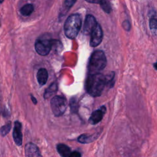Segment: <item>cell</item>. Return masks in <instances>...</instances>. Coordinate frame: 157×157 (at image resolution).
Returning <instances> with one entry per match:
<instances>
[{
    "label": "cell",
    "mask_w": 157,
    "mask_h": 157,
    "mask_svg": "<svg viewBox=\"0 0 157 157\" xmlns=\"http://www.w3.org/2000/svg\"><path fill=\"white\" fill-rule=\"evenodd\" d=\"M107 86L106 75L100 72L89 74L86 81V89L88 93L93 97L101 96Z\"/></svg>",
    "instance_id": "1"
},
{
    "label": "cell",
    "mask_w": 157,
    "mask_h": 157,
    "mask_svg": "<svg viewBox=\"0 0 157 157\" xmlns=\"http://www.w3.org/2000/svg\"><path fill=\"white\" fill-rule=\"evenodd\" d=\"M82 26V17L79 14H72L67 17L64 25L66 36L73 39L78 34Z\"/></svg>",
    "instance_id": "2"
},
{
    "label": "cell",
    "mask_w": 157,
    "mask_h": 157,
    "mask_svg": "<svg viewBox=\"0 0 157 157\" xmlns=\"http://www.w3.org/2000/svg\"><path fill=\"white\" fill-rule=\"evenodd\" d=\"M107 64V59L104 53L101 50L94 52L88 63L89 74L98 73L103 70Z\"/></svg>",
    "instance_id": "3"
},
{
    "label": "cell",
    "mask_w": 157,
    "mask_h": 157,
    "mask_svg": "<svg viewBox=\"0 0 157 157\" xmlns=\"http://www.w3.org/2000/svg\"><path fill=\"white\" fill-rule=\"evenodd\" d=\"M50 104L52 112L56 117L62 115L66 110L67 101L66 99L63 96H54L52 99Z\"/></svg>",
    "instance_id": "4"
},
{
    "label": "cell",
    "mask_w": 157,
    "mask_h": 157,
    "mask_svg": "<svg viewBox=\"0 0 157 157\" xmlns=\"http://www.w3.org/2000/svg\"><path fill=\"white\" fill-rule=\"evenodd\" d=\"M52 40L47 36H41L35 42V49L38 54L42 56L47 55L52 48Z\"/></svg>",
    "instance_id": "5"
},
{
    "label": "cell",
    "mask_w": 157,
    "mask_h": 157,
    "mask_svg": "<svg viewBox=\"0 0 157 157\" xmlns=\"http://www.w3.org/2000/svg\"><path fill=\"white\" fill-rule=\"evenodd\" d=\"M103 37V32L102 28L99 24L98 23L94 29L91 33V38L90 41V46L96 47L98 46L102 42Z\"/></svg>",
    "instance_id": "6"
},
{
    "label": "cell",
    "mask_w": 157,
    "mask_h": 157,
    "mask_svg": "<svg viewBox=\"0 0 157 157\" xmlns=\"http://www.w3.org/2000/svg\"><path fill=\"white\" fill-rule=\"evenodd\" d=\"M97 25L98 23L96 21L95 17L92 15H87L84 22V33L86 34H91V33Z\"/></svg>",
    "instance_id": "7"
},
{
    "label": "cell",
    "mask_w": 157,
    "mask_h": 157,
    "mask_svg": "<svg viewBox=\"0 0 157 157\" xmlns=\"http://www.w3.org/2000/svg\"><path fill=\"white\" fill-rule=\"evenodd\" d=\"M105 112H106L105 107L104 105L101 106L99 109L96 110L91 113L89 118V123L91 124H98L102 120Z\"/></svg>",
    "instance_id": "8"
},
{
    "label": "cell",
    "mask_w": 157,
    "mask_h": 157,
    "mask_svg": "<svg viewBox=\"0 0 157 157\" xmlns=\"http://www.w3.org/2000/svg\"><path fill=\"white\" fill-rule=\"evenodd\" d=\"M13 139L15 143L20 146L23 142V136L21 133V124L18 121H15L14 123L13 130Z\"/></svg>",
    "instance_id": "9"
},
{
    "label": "cell",
    "mask_w": 157,
    "mask_h": 157,
    "mask_svg": "<svg viewBox=\"0 0 157 157\" xmlns=\"http://www.w3.org/2000/svg\"><path fill=\"white\" fill-rule=\"evenodd\" d=\"M26 157H42L39 148L33 143H28L25 146Z\"/></svg>",
    "instance_id": "10"
},
{
    "label": "cell",
    "mask_w": 157,
    "mask_h": 157,
    "mask_svg": "<svg viewBox=\"0 0 157 157\" xmlns=\"http://www.w3.org/2000/svg\"><path fill=\"white\" fill-rule=\"evenodd\" d=\"M101 132H97L91 134H82L78 137V142L82 144L91 143L96 140Z\"/></svg>",
    "instance_id": "11"
},
{
    "label": "cell",
    "mask_w": 157,
    "mask_h": 157,
    "mask_svg": "<svg viewBox=\"0 0 157 157\" xmlns=\"http://www.w3.org/2000/svg\"><path fill=\"white\" fill-rule=\"evenodd\" d=\"M37 79L40 86L44 85L48 80V72L45 68H40L37 73Z\"/></svg>",
    "instance_id": "12"
},
{
    "label": "cell",
    "mask_w": 157,
    "mask_h": 157,
    "mask_svg": "<svg viewBox=\"0 0 157 157\" xmlns=\"http://www.w3.org/2000/svg\"><path fill=\"white\" fill-rule=\"evenodd\" d=\"M57 151L62 157H69L71 153V148L66 145L63 144H59L56 146Z\"/></svg>",
    "instance_id": "13"
},
{
    "label": "cell",
    "mask_w": 157,
    "mask_h": 157,
    "mask_svg": "<svg viewBox=\"0 0 157 157\" xmlns=\"http://www.w3.org/2000/svg\"><path fill=\"white\" fill-rule=\"evenodd\" d=\"M58 90V85L56 82L52 83L50 86L46 89L45 93H44V98L48 99L50 96H52L53 94H54L56 92H57Z\"/></svg>",
    "instance_id": "14"
},
{
    "label": "cell",
    "mask_w": 157,
    "mask_h": 157,
    "mask_svg": "<svg viewBox=\"0 0 157 157\" xmlns=\"http://www.w3.org/2000/svg\"><path fill=\"white\" fill-rule=\"evenodd\" d=\"M34 10V6L31 4H28L23 6L20 9V13L24 16L30 15Z\"/></svg>",
    "instance_id": "15"
},
{
    "label": "cell",
    "mask_w": 157,
    "mask_h": 157,
    "mask_svg": "<svg viewBox=\"0 0 157 157\" xmlns=\"http://www.w3.org/2000/svg\"><path fill=\"white\" fill-rule=\"evenodd\" d=\"M149 26L152 33L157 36V18L155 15L151 17L149 21Z\"/></svg>",
    "instance_id": "16"
},
{
    "label": "cell",
    "mask_w": 157,
    "mask_h": 157,
    "mask_svg": "<svg viewBox=\"0 0 157 157\" xmlns=\"http://www.w3.org/2000/svg\"><path fill=\"white\" fill-rule=\"evenodd\" d=\"M101 9L107 13H109L112 11V7L110 4L108 0H102L101 3L100 4Z\"/></svg>",
    "instance_id": "17"
},
{
    "label": "cell",
    "mask_w": 157,
    "mask_h": 157,
    "mask_svg": "<svg viewBox=\"0 0 157 157\" xmlns=\"http://www.w3.org/2000/svg\"><path fill=\"white\" fill-rule=\"evenodd\" d=\"M11 127H12V126H11L10 122H9L8 123L2 126L0 128V134L2 136H6L10 132V131L11 129Z\"/></svg>",
    "instance_id": "18"
},
{
    "label": "cell",
    "mask_w": 157,
    "mask_h": 157,
    "mask_svg": "<svg viewBox=\"0 0 157 157\" xmlns=\"http://www.w3.org/2000/svg\"><path fill=\"white\" fill-rule=\"evenodd\" d=\"M76 1L77 0H65L63 4V11H64V12H67L69 10V9L73 6Z\"/></svg>",
    "instance_id": "19"
},
{
    "label": "cell",
    "mask_w": 157,
    "mask_h": 157,
    "mask_svg": "<svg viewBox=\"0 0 157 157\" xmlns=\"http://www.w3.org/2000/svg\"><path fill=\"white\" fill-rule=\"evenodd\" d=\"M122 26L126 31H129L131 28V25L128 20H124L122 23Z\"/></svg>",
    "instance_id": "20"
},
{
    "label": "cell",
    "mask_w": 157,
    "mask_h": 157,
    "mask_svg": "<svg viewBox=\"0 0 157 157\" xmlns=\"http://www.w3.org/2000/svg\"><path fill=\"white\" fill-rule=\"evenodd\" d=\"M69 157H81V154L80 152L77 151H74L71 152Z\"/></svg>",
    "instance_id": "21"
},
{
    "label": "cell",
    "mask_w": 157,
    "mask_h": 157,
    "mask_svg": "<svg viewBox=\"0 0 157 157\" xmlns=\"http://www.w3.org/2000/svg\"><path fill=\"white\" fill-rule=\"evenodd\" d=\"M86 2L92 4H101L102 0H85Z\"/></svg>",
    "instance_id": "22"
},
{
    "label": "cell",
    "mask_w": 157,
    "mask_h": 157,
    "mask_svg": "<svg viewBox=\"0 0 157 157\" xmlns=\"http://www.w3.org/2000/svg\"><path fill=\"white\" fill-rule=\"evenodd\" d=\"M31 100L33 101V102L34 104H36L37 101V99H36L35 97H34L33 95H31Z\"/></svg>",
    "instance_id": "23"
},
{
    "label": "cell",
    "mask_w": 157,
    "mask_h": 157,
    "mask_svg": "<svg viewBox=\"0 0 157 157\" xmlns=\"http://www.w3.org/2000/svg\"><path fill=\"white\" fill-rule=\"evenodd\" d=\"M153 67H155V69L157 71V61L155 63H154V64H153Z\"/></svg>",
    "instance_id": "24"
},
{
    "label": "cell",
    "mask_w": 157,
    "mask_h": 157,
    "mask_svg": "<svg viewBox=\"0 0 157 157\" xmlns=\"http://www.w3.org/2000/svg\"><path fill=\"white\" fill-rule=\"evenodd\" d=\"M3 1H4V0H0V3L2 2H3Z\"/></svg>",
    "instance_id": "25"
}]
</instances>
